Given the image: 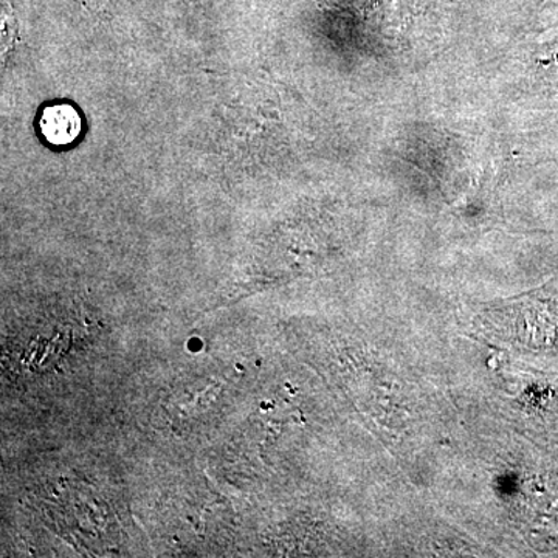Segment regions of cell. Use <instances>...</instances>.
I'll return each mask as SVG.
<instances>
[{
	"mask_svg": "<svg viewBox=\"0 0 558 558\" xmlns=\"http://www.w3.org/2000/svg\"><path fill=\"white\" fill-rule=\"evenodd\" d=\"M40 134L54 146L72 145L83 131V120L72 105H53L43 110Z\"/></svg>",
	"mask_w": 558,
	"mask_h": 558,
	"instance_id": "obj_1",
	"label": "cell"
}]
</instances>
